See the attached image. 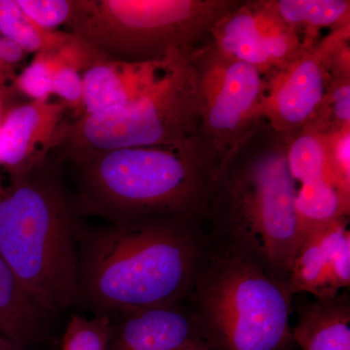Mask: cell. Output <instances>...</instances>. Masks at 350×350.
Listing matches in <instances>:
<instances>
[{
    "mask_svg": "<svg viewBox=\"0 0 350 350\" xmlns=\"http://www.w3.org/2000/svg\"><path fill=\"white\" fill-rule=\"evenodd\" d=\"M208 222L154 215L83 227L79 304L111 315L187 301L207 243Z\"/></svg>",
    "mask_w": 350,
    "mask_h": 350,
    "instance_id": "cell-1",
    "label": "cell"
},
{
    "mask_svg": "<svg viewBox=\"0 0 350 350\" xmlns=\"http://www.w3.org/2000/svg\"><path fill=\"white\" fill-rule=\"evenodd\" d=\"M286 148L287 137L261 118L221 160L208 234L245 251L288 282L301 239Z\"/></svg>",
    "mask_w": 350,
    "mask_h": 350,
    "instance_id": "cell-2",
    "label": "cell"
},
{
    "mask_svg": "<svg viewBox=\"0 0 350 350\" xmlns=\"http://www.w3.org/2000/svg\"><path fill=\"white\" fill-rule=\"evenodd\" d=\"M220 160L200 135L169 147L103 152L73 165L81 217L167 215L208 222Z\"/></svg>",
    "mask_w": 350,
    "mask_h": 350,
    "instance_id": "cell-3",
    "label": "cell"
},
{
    "mask_svg": "<svg viewBox=\"0 0 350 350\" xmlns=\"http://www.w3.org/2000/svg\"><path fill=\"white\" fill-rule=\"evenodd\" d=\"M51 155L0 196V255L51 317L79 304L81 216Z\"/></svg>",
    "mask_w": 350,
    "mask_h": 350,
    "instance_id": "cell-4",
    "label": "cell"
},
{
    "mask_svg": "<svg viewBox=\"0 0 350 350\" xmlns=\"http://www.w3.org/2000/svg\"><path fill=\"white\" fill-rule=\"evenodd\" d=\"M187 303L217 350H293L286 280L245 251L207 234Z\"/></svg>",
    "mask_w": 350,
    "mask_h": 350,
    "instance_id": "cell-5",
    "label": "cell"
},
{
    "mask_svg": "<svg viewBox=\"0 0 350 350\" xmlns=\"http://www.w3.org/2000/svg\"><path fill=\"white\" fill-rule=\"evenodd\" d=\"M243 0H79L64 31L103 56L130 63L191 56Z\"/></svg>",
    "mask_w": 350,
    "mask_h": 350,
    "instance_id": "cell-6",
    "label": "cell"
},
{
    "mask_svg": "<svg viewBox=\"0 0 350 350\" xmlns=\"http://www.w3.org/2000/svg\"><path fill=\"white\" fill-rule=\"evenodd\" d=\"M200 135L194 69L182 56L148 93L120 109L68 120L53 155L75 165L133 147H169Z\"/></svg>",
    "mask_w": 350,
    "mask_h": 350,
    "instance_id": "cell-7",
    "label": "cell"
},
{
    "mask_svg": "<svg viewBox=\"0 0 350 350\" xmlns=\"http://www.w3.org/2000/svg\"><path fill=\"white\" fill-rule=\"evenodd\" d=\"M204 144L223 158L262 118L266 78L250 64L221 54L211 40L191 55Z\"/></svg>",
    "mask_w": 350,
    "mask_h": 350,
    "instance_id": "cell-8",
    "label": "cell"
},
{
    "mask_svg": "<svg viewBox=\"0 0 350 350\" xmlns=\"http://www.w3.org/2000/svg\"><path fill=\"white\" fill-rule=\"evenodd\" d=\"M265 78L262 117L269 125L285 137L310 125L328 80V71L315 46L305 48L291 63Z\"/></svg>",
    "mask_w": 350,
    "mask_h": 350,
    "instance_id": "cell-9",
    "label": "cell"
},
{
    "mask_svg": "<svg viewBox=\"0 0 350 350\" xmlns=\"http://www.w3.org/2000/svg\"><path fill=\"white\" fill-rule=\"evenodd\" d=\"M61 101H29L7 108L0 126V165L10 180L29 174L56 149L68 123Z\"/></svg>",
    "mask_w": 350,
    "mask_h": 350,
    "instance_id": "cell-10",
    "label": "cell"
},
{
    "mask_svg": "<svg viewBox=\"0 0 350 350\" xmlns=\"http://www.w3.org/2000/svg\"><path fill=\"white\" fill-rule=\"evenodd\" d=\"M130 63L98 55L81 72L83 115L120 109L137 100L163 79L177 59Z\"/></svg>",
    "mask_w": 350,
    "mask_h": 350,
    "instance_id": "cell-11",
    "label": "cell"
},
{
    "mask_svg": "<svg viewBox=\"0 0 350 350\" xmlns=\"http://www.w3.org/2000/svg\"><path fill=\"white\" fill-rule=\"evenodd\" d=\"M110 350H182L202 338L187 301L111 315Z\"/></svg>",
    "mask_w": 350,
    "mask_h": 350,
    "instance_id": "cell-12",
    "label": "cell"
},
{
    "mask_svg": "<svg viewBox=\"0 0 350 350\" xmlns=\"http://www.w3.org/2000/svg\"><path fill=\"white\" fill-rule=\"evenodd\" d=\"M293 308L292 336L301 350H350L349 295L301 301Z\"/></svg>",
    "mask_w": 350,
    "mask_h": 350,
    "instance_id": "cell-13",
    "label": "cell"
},
{
    "mask_svg": "<svg viewBox=\"0 0 350 350\" xmlns=\"http://www.w3.org/2000/svg\"><path fill=\"white\" fill-rule=\"evenodd\" d=\"M50 317L0 255V335L31 350L45 338Z\"/></svg>",
    "mask_w": 350,
    "mask_h": 350,
    "instance_id": "cell-14",
    "label": "cell"
},
{
    "mask_svg": "<svg viewBox=\"0 0 350 350\" xmlns=\"http://www.w3.org/2000/svg\"><path fill=\"white\" fill-rule=\"evenodd\" d=\"M211 41L221 54L254 66L264 76L273 71L250 0H243L217 21L211 29Z\"/></svg>",
    "mask_w": 350,
    "mask_h": 350,
    "instance_id": "cell-15",
    "label": "cell"
},
{
    "mask_svg": "<svg viewBox=\"0 0 350 350\" xmlns=\"http://www.w3.org/2000/svg\"><path fill=\"white\" fill-rule=\"evenodd\" d=\"M262 8L300 36L304 47H314L323 29L350 25L349 0H257Z\"/></svg>",
    "mask_w": 350,
    "mask_h": 350,
    "instance_id": "cell-16",
    "label": "cell"
},
{
    "mask_svg": "<svg viewBox=\"0 0 350 350\" xmlns=\"http://www.w3.org/2000/svg\"><path fill=\"white\" fill-rule=\"evenodd\" d=\"M350 234L337 227L319 230L304 239L288 276L291 294H312L314 298L329 297L327 289L329 260Z\"/></svg>",
    "mask_w": 350,
    "mask_h": 350,
    "instance_id": "cell-17",
    "label": "cell"
},
{
    "mask_svg": "<svg viewBox=\"0 0 350 350\" xmlns=\"http://www.w3.org/2000/svg\"><path fill=\"white\" fill-rule=\"evenodd\" d=\"M295 213L303 243L321 228L338 219L349 217L350 198L327 180L301 184L297 189Z\"/></svg>",
    "mask_w": 350,
    "mask_h": 350,
    "instance_id": "cell-18",
    "label": "cell"
},
{
    "mask_svg": "<svg viewBox=\"0 0 350 350\" xmlns=\"http://www.w3.org/2000/svg\"><path fill=\"white\" fill-rule=\"evenodd\" d=\"M0 36L33 55L59 54L77 39L64 29L48 31L39 27L25 15L17 0H0Z\"/></svg>",
    "mask_w": 350,
    "mask_h": 350,
    "instance_id": "cell-19",
    "label": "cell"
},
{
    "mask_svg": "<svg viewBox=\"0 0 350 350\" xmlns=\"http://www.w3.org/2000/svg\"><path fill=\"white\" fill-rule=\"evenodd\" d=\"M326 135L305 128L287 137L288 170L295 183L328 180L326 172Z\"/></svg>",
    "mask_w": 350,
    "mask_h": 350,
    "instance_id": "cell-20",
    "label": "cell"
},
{
    "mask_svg": "<svg viewBox=\"0 0 350 350\" xmlns=\"http://www.w3.org/2000/svg\"><path fill=\"white\" fill-rule=\"evenodd\" d=\"M250 2L254 9L265 49L273 64V71L282 68L303 52L306 48L303 41L296 31L275 14L260 6L257 0H250Z\"/></svg>",
    "mask_w": 350,
    "mask_h": 350,
    "instance_id": "cell-21",
    "label": "cell"
},
{
    "mask_svg": "<svg viewBox=\"0 0 350 350\" xmlns=\"http://www.w3.org/2000/svg\"><path fill=\"white\" fill-rule=\"evenodd\" d=\"M306 128L323 135L350 128V77L328 75L319 111Z\"/></svg>",
    "mask_w": 350,
    "mask_h": 350,
    "instance_id": "cell-22",
    "label": "cell"
},
{
    "mask_svg": "<svg viewBox=\"0 0 350 350\" xmlns=\"http://www.w3.org/2000/svg\"><path fill=\"white\" fill-rule=\"evenodd\" d=\"M110 340L111 317L75 314L66 325L61 350H110Z\"/></svg>",
    "mask_w": 350,
    "mask_h": 350,
    "instance_id": "cell-23",
    "label": "cell"
},
{
    "mask_svg": "<svg viewBox=\"0 0 350 350\" xmlns=\"http://www.w3.org/2000/svg\"><path fill=\"white\" fill-rule=\"evenodd\" d=\"M57 63V54H34L31 63L16 77L13 86L15 93L23 94L29 101H49L53 96V75Z\"/></svg>",
    "mask_w": 350,
    "mask_h": 350,
    "instance_id": "cell-24",
    "label": "cell"
},
{
    "mask_svg": "<svg viewBox=\"0 0 350 350\" xmlns=\"http://www.w3.org/2000/svg\"><path fill=\"white\" fill-rule=\"evenodd\" d=\"M17 3L39 27L61 31V27L66 29L75 20L79 0H17Z\"/></svg>",
    "mask_w": 350,
    "mask_h": 350,
    "instance_id": "cell-25",
    "label": "cell"
},
{
    "mask_svg": "<svg viewBox=\"0 0 350 350\" xmlns=\"http://www.w3.org/2000/svg\"><path fill=\"white\" fill-rule=\"evenodd\" d=\"M325 155L327 178L350 198V128L326 135Z\"/></svg>",
    "mask_w": 350,
    "mask_h": 350,
    "instance_id": "cell-26",
    "label": "cell"
},
{
    "mask_svg": "<svg viewBox=\"0 0 350 350\" xmlns=\"http://www.w3.org/2000/svg\"><path fill=\"white\" fill-rule=\"evenodd\" d=\"M332 77H350V25L330 31L315 44Z\"/></svg>",
    "mask_w": 350,
    "mask_h": 350,
    "instance_id": "cell-27",
    "label": "cell"
},
{
    "mask_svg": "<svg viewBox=\"0 0 350 350\" xmlns=\"http://www.w3.org/2000/svg\"><path fill=\"white\" fill-rule=\"evenodd\" d=\"M59 59V57H57ZM53 96H57L59 101L72 112V119L83 115V83L81 72L73 66L59 63L53 75Z\"/></svg>",
    "mask_w": 350,
    "mask_h": 350,
    "instance_id": "cell-28",
    "label": "cell"
},
{
    "mask_svg": "<svg viewBox=\"0 0 350 350\" xmlns=\"http://www.w3.org/2000/svg\"><path fill=\"white\" fill-rule=\"evenodd\" d=\"M350 286V236L332 254L328 264L327 289L329 297L337 296Z\"/></svg>",
    "mask_w": 350,
    "mask_h": 350,
    "instance_id": "cell-29",
    "label": "cell"
},
{
    "mask_svg": "<svg viewBox=\"0 0 350 350\" xmlns=\"http://www.w3.org/2000/svg\"><path fill=\"white\" fill-rule=\"evenodd\" d=\"M17 75L16 68L0 64V91L6 94L15 93L13 86Z\"/></svg>",
    "mask_w": 350,
    "mask_h": 350,
    "instance_id": "cell-30",
    "label": "cell"
},
{
    "mask_svg": "<svg viewBox=\"0 0 350 350\" xmlns=\"http://www.w3.org/2000/svg\"><path fill=\"white\" fill-rule=\"evenodd\" d=\"M182 350H217L211 342H207L204 338H199L195 340L192 344L189 345L185 349Z\"/></svg>",
    "mask_w": 350,
    "mask_h": 350,
    "instance_id": "cell-31",
    "label": "cell"
},
{
    "mask_svg": "<svg viewBox=\"0 0 350 350\" xmlns=\"http://www.w3.org/2000/svg\"><path fill=\"white\" fill-rule=\"evenodd\" d=\"M0 350H29L0 335Z\"/></svg>",
    "mask_w": 350,
    "mask_h": 350,
    "instance_id": "cell-32",
    "label": "cell"
},
{
    "mask_svg": "<svg viewBox=\"0 0 350 350\" xmlns=\"http://www.w3.org/2000/svg\"><path fill=\"white\" fill-rule=\"evenodd\" d=\"M6 96H0V126H1L2 117H3V113L5 111L4 109V100H5Z\"/></svg>",
    "mask_w": 350,
    "mask_h": 350,
    "instance_id": "cell-33",
    "label": "cell"
},
{
    "mask_svg": "<svg viewBox=\"0 0 350 350\" xmlns=\"http://www.w3.org/2000/svg\"><path fill=\"white\" fill-rule=\"evenodd\" d=\"M4 186L2 185L1 178H0V196L2 195V193L4 192Z\"/></svg>",
    "mask_w": 350,
    "mask_h": 350,
    "instance_id": "cell-34",
    "label": "cell"
},
{
    "mask_svg": "<svg viewBox=\"0 0 350 350\" xmlns=\"http://www.w3.org/2000/svg\"><path fill=\"white\" fill-rule=\"evenodd\" d=\"M0 96H6V98H8V96H10V94L3 93V92L0 91Z\"/></svg>",
    "mask_w": 350,
    "mask_h": 350,
    "instance_id": "cell-35",
    "label": "cell"
}]
</instances>
